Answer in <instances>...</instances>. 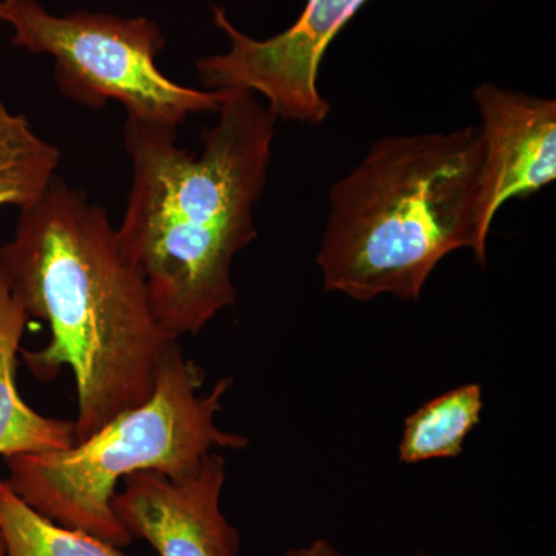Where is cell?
<instances>
[{"label":"cell","instance_id":"obj_9","mask_svg":"<svg viewBox=\"0 0 556 556\" xmlns=\"http://www.w3.org/2000/svg\"><path fill=\"white\" fill-rule=\"evenodd\" d=\"M28 316L21 299L0 278V455L56 452L75 445V422L47 417L25 404L17 364Z\"/></svg>","mask_w":556,"mask_h":556},{"label":"cell","instance_id":"obj_4","mask_svg":"<svg viewBox=\"0 0 556 556\" xmlns=\"http://www.w3.org/2000/svg\"><path fill=\"white\" fill-rule=\"evenodd\" d=\"M204 378L203 369L175 343L148 401L67 450L5 457L7 484L58 525L118 548L130 546L134 538L112 508L119 482L138 471L185 477L211 453L248 447V438L217 422L232 379H219L203 391Z\"/></svg>","mask_w":556,"mask_h":556},{"label":"cell","instance_id":"obj_8","mask_svg":"<svg viewBox=\"0 0 556 556\" xmlns=\"http://www.w3.org/2000/svg\"><path fill=\"white\" fill-rule=\"evenodd\" d=\"M484 141L490 219L556 178V102L482 84L473 91Z\"/></svg>","mask_w":556,"mask_h":556},{"label":"cell","instance_id":"obj_2","mask_svg":"<svg viewBox=\"0 0 556 556\" xmlns=\"http://www.w3.org/2000/svg\"><path fill=\"white\" fill-rule=\"evenodd\" d=\"M217 115L200 152L177 144V127L124 123L134 175L116 239L177 339L236 303L232 263L257 237L254 208L268 181L277 116L240 90H226Z\"/></svg>","mask_w":556,"mask_h":556},{"label":"cell","instance_id":"obj_7","mask_svg":"<svg viewBox=\"0 0 556 556\" xmlns=\"http://www.w3.org/2000/svg\"><path fill=\"white\" fill-rule=\"evenodd\" d=\"M112 508L131 538L160 556H239V530L222 510L226 459L215 452L185 477L138 471L124 479Z\"/></svg>","mask_w":556,"mask_h":556},{"label":"cell","instance_id":"obj_12","mask_svg":"<svg viewBox=\"0 0 556 556\" xmlns=\"http://www.w3.org/2000/svg\"><path fill=\"white\" fill-rule=\"evenodd\" d=\"M0 541L5 556H124L101 538L58 525L0 479Z\"/></svg>","mask_w":556,"mask_h":556},{"label":"cell","instance_id":"obj_6","mask_svg":"<svg viewBox=\"0 0 556 556\" xmlns=\"http://www.w3.org/2000/svg\"><path fill=\"white\" fill-rule=\"evenodd\" d=\"M368 0H308L298 21L280 35L258 40L233 27L223 9L215 25L229 40L223 54L197 62L206 90H240L266 100L274 115L318 126L331 105L318 91V72L329 43Z\"/></svg>","mask_w":556,"mask_h":556},{"label":"cell","instance_id":"obj_10","mask_svg":"<svg viewBox=\"0 0 556 556\" xmlns=\"http://www.w3.org/2000/svg\"><path fill=\"white\" fill-rule=\"evenodd\" d=\"M482 409L484 394L479 383H466L431 399L405 419L399 460L415 466L459 456L467 438L481 422Z\"/></svg>","mask_w":556,"mask_h":556},{"label":"cell","instance_id":"obj_1","mask_svg":"<svg viewBox=\"0 0 556 556\" xmlns=\"http://www.w3.org/2000/svg\"><path fill=\"white\" fill-rule=\"evenodd\" d=\"M0 278L50 340L20 358L40 382L75 378V444L148 401L179 339L156 317L144 278L121 252L108 211L56 177L21 211L0 248Z\"/></svg>","mask_w":556,"mask_h":556},{"label":"cell","instance_id":"obj_13","mask_svg":"<svg viewBox=\"0 0 556 556\" xmlns=\"http://www.w3.org/2000/svg\"><path fill=\"white\" fill-rule=\"evenodd\" d=\"M283 556H345L331 541L317 538L306 546L292 547Z\"/></svg>","mask_w":556,"mask_h":556},{"label":"cell","instance_id":"obj_11","mask_svg":"<svg viewBox=\"0 0 556 556\" xmlns=\"http://www.w3.org/2000/svg\"><path fill=\"white\" fill-rule=\"evenodd\" d=\"M61 153L40 138L21 113L11 112L0 91V207L20 211L42 199L58 177Z\"/></svg>","mask_w":556,"mask_h":556},{"label":"cell","instance_id":"obj_15","mask_svg":"<svg viewBox=\"0 0 556 556\" xmlns=\"http://www.w3.org/2000/svg\"><path fill=\"white\" fill-rule=\"evenodd\" d=\"M416 556H427V555H424V554H419V555H416Z\"/></svg>","mask_w":556,"mask_h":556},{"label":"cell","instance_id":"obj_14","mask_svg":"<svg viewBox=\"0 0 556 556\" xmlns=\"http://www.w3.org/2000/svg\"><path fill=\"white\" fill-rule=\"evenodd\" d=\"M0 556H5V548H3L2 541H0Z\"/></svg>","mask_w":556,"mask_h":556},{"label":"cell","instance_id":"obj_5","mask_svg":"<svg viewBox=\"0 0 556 556\" xmlns=\"http://www.w3.org/2000/svg\"><path fill=\"white\" fill-rule=\"evenodd\" d=\"M0 21L13 28L14 46L53 58L61 93L86 108L118 101L130 118L178 129L190 115L217 113L225 100L226 90L192 89L161 72L166 39L144 17L54 16L38 0H0Z\"/></svg>","mask_w":556,"mask_h":556},{"label":"cell","instance_id":"obj_3","mask_svg":"<svg viewBox=\"0 0 556 556\" xmlns=\"http://www.w3.org/2000/svg\"><path fill=\"white\" fill-rule=\"evenodd\" d=\"M485 185L479 127L379 139L329 190L316 257L325 291L419 300L453 252L470 249L485 265Z\"/></svg>","mask_w":556,"mask_h":556}]
</instances>
